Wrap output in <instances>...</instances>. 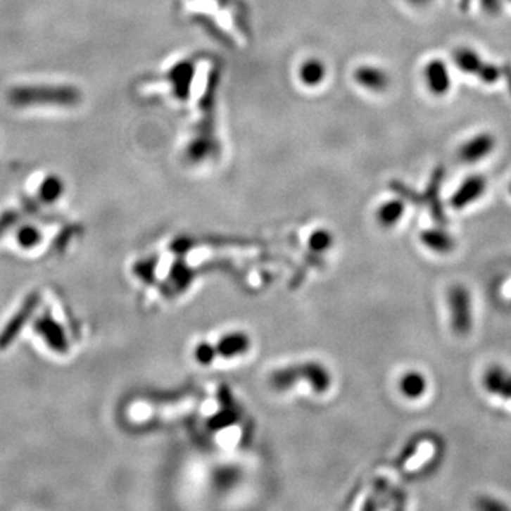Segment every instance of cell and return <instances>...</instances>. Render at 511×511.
I'll list each match as a JSON object with an SVG mask.
<instances>
[{
	"mask_svg": "<svg viewBox=\"0 0 511 511\" xmlns=\"http://www.w3.org/2000/svg\"><path fill=\"white\" fill-rule=\"evenodd\" d=\"M423 244L438 254H449L456 247V240L445 230L432 229L422 234Z\"/></svg>",
	"mask_w": 511,
	"mask_h": 511,
	"instance_id": "cell-8",
	"label": "cell"
},
{
	"mask_svg": "<svg viewBox=\"0 0 511 511\" xmlns=\"http://www.w3.org/2000/svg\"><path fill=\"white\" fill-rule=\"evenodd\" d=\"M426 84H428L429 92L435 96H445L452 85V78L449 68L442 60H432L426 65L424 71Z\"/></svg>",
	"mask_w": 511,
	"mask_h": 511,
	"instance_id": "cell-6",
	"label": "cell"
},
{
	"mask_svg": "<svg viewBox=\"0 0 511 511\" xmlns=\"http://www.w3.org/2000/svg\"><path fill=\"white\" fill-rule=\"evenodd\" d=\"M479 508L491 511V510H505L507 505L505 504H501L500 501H497L494 498H481L479 501Z\"/></svg>",
	"mask_w": 511,
	"mask_h": 511,
	"instance_id": "cell-11",
	"label": "cell"
},
{
	"mask_svg": "<svg viewBox=\"0 0 511 511\" xmlns=\"http://www.w3.org/2000/svg\"><path fill=\"white\" fill-rule=\"evenodd\" d=\"M483 386L491 395H498L504 399L511 398V374L501 367H490L483 377Z\"/></svg>",
	"mask_w": 511,
	"mask_h": 511,
	"instance_id": "cell-7",
	"label": "cell"
},
{
	"mask_svg": "<svg viewBox=\"0 0 511 511\" xmlns=\"http://www.w3.org/2000/svg\"><path fill=\"white\" fill-rule=\"evenodd\" d=\"M510 195H511V185H510Z\"/></svg>",
	"mask_w": 511,
	"mask_h": 511,
	"instance_id": "cell-16",
	"label": "cell"
},
{
	"mask_svg": "<svg viewBox=\"0 0 511 511\" xmlns=\"http://www.w3.org/2000/svg\"><path fill=\"white\" fill-rule=\"evenodd\" d=\"M470 4H472V0H460V9L466 11Z\"/></svg>",
	"mask_w": 511,
	"mask_h": 511,
	"instance_id": "cell-15",
	"label": "cell"
},
{
	"mask_svg": "<svg viewBox=\"0 0 511 511\" xmlns=\"http://www.w3.org/2000/svg\"><path fill=\"white\" fill-rule=\"evenodd\" d=\"M410 2H412V4H415V5H417V6H424V5L431 4L432 0H410Z\"/></svg>",
	"mask_w": 511,
	"mask_h": 511,
	"instance_id": "cell-14",
	"label": "cell"
},
{
	"mask_svg": "<svg viewBox=\"0 0 511 511\" xmlns=\"http://www.w3.org/2000/svg\"><path fill=\"white\" fill-rule=\"evenodd\" d=\"M496 146V139L491 134L481 132L466 141L459 151V156L466 163H476L488 156Z\"/></svg>",
	"mask_w": 511,
	"mask_h": 511,
	"instance_id": "cell-5",
	"label": "cell"
},
{
	"mask_svg": "<svg viewBox=\"0 0 511 511\" xmlns=\"http://www.w3.org/2000/svg\"><path fill=\"white\" fill-rule=\"evenodd\" d=\"M403 212V206L400 202H391L388 203L384 210H382V219L385 223H395L396 220L400 219Z\"/></svg>",
	"mask_w": 511,
	"mask_h": 511,
	"instance_id": "cell-10",
	"label": "cell"
},
{
	"mask_svg": "<svg viewBox=\"0 0 511 511\" xmlns=\"http://www.w3.org/2000/svg\"><path fill=\"white\" fill-rule=\"evenodd\" d=\"M481 6L486 13L496 15L501 9V2L500 0H481Z\"/></svg>",
	"mask_w": 511,
	"mask_h": 511,
	"instance_id": "cell-12",
	"label": "cell"
},
{
	"mask_svg": "<svg viewBox=\"0 0 511 511\" xmlns=\"http://www.w3.org/2000/svg\"><path fill=\"white\" fill-rule=\"evenodd\" d=\"M43 194L46 198L51 196V198H56L58 195V181H49L44 184V188H43Z\"/></svg>",
	"mask_w": 511,
	"mask_h": 511,
	"instance_id": "cell-13",
	"label": "cell"
},
{
	"mask_svg": "<svg viewBox=\"0 0 511 511\" xmlns=\"http://www.w3.org/2000/svg\"><path fill=\"white\" fill-rule=\"evenodd\" d=\"M11 100L18 106H63L77 104L80 96L75 89L67 85H27L15 89L11 93Z\"/></svg>",
	"mask_w": 511,
	"mask_h": 511,
	"instance_id": "cell-1",
	"label": "cell"
},
{
	"mask_svg": "<svg viewBox=\"0 0 511 511\" xmlns=\"http://www.w3.org/2000/svg\"><path fill=\"white\" fill-rule=\"evenodd\" d=\"M400 391L408 399H419L428 391V381L420 372H406L400 379Z\"/></svg>",
	"mask_w": 511,
	"mask_h": 511,
	"instance_id": "cell-9",
	"label": "cell"
},
{
	"mask_svg": "<svg viewBox=\"0 0 511 511\" xmlns=\"http://www.w3.org/2000/svg\"><path fill=\"white\" fill-rule=\"evenodd\" d=\"M448 305L453 332L459 336L469 335L474 325L473 298L469 289L462 284L450 287L448 293Z\"/></svg>",
	"mask_w": 511,
	"mask_h": 511,
	"instance_id": "cell-2",
	"label": "cell"
},
{
	"mask_svg": "<svg viewBox=\"0 0 511 511\" xmlns=\"http://www.w3.org/2000/svg\"><path fill=\"white\" fill-rule=\"evenodd\" d=\"M508 2H511V0H508Z\"/></svg>",
	"mask_w": 511,
	"mask_h": 511,
	"instance_id": "cell-17",
	"label": "cell"
},
{
	"mask_svg": "<svg viewBox=\"0 0 511 511\" xmlns=\"http://www.w3.org/2000/svg\"><path fill=\"white\" fill-rule=\"evenodd\" d=\"M487 189L486 179L479 175L469 177L462 182V185L455 191L450 198V206L456 210H462L476 201H479Z\"/></svg>",
	"mask_w": 511,
	"mask_h": 511,
	"instance_id": "cell-4",
	"label": "cell"
},
{
	"mask_svg": "<svg viewBox=\"0 0 511 511\" xmlns=\"http://www.w3.org/2000/svg\"><path fill=\"white\" fill-rule=\"evenodd\" d=\"M455 63L460 71L479 77L486 84H494L501 75V70L483 60V57L470 47H460L453 54Z\"/></svg>",
	"mask_w": 511,
	"mask_h": 511,
	"instance_id": "cell-3",
	"label": "cell"
}]
</instances>
